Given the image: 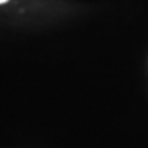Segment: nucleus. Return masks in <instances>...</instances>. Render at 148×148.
Listing matches in <instances>:
<instances>
[{"label":"nucleus","instance_id":"1","mask_svg":"<svg viewBox=\"0 0 148 148\" xmlns=\"http://www.w3.org/2000/svg\"><path fill=\"white\" fill-rule=\"evenodd\" d=\"M5 1H8V0H0V4H3V3H5Z\"/></svg>","mask_w":148,"mask_h":148}]
</instances>
